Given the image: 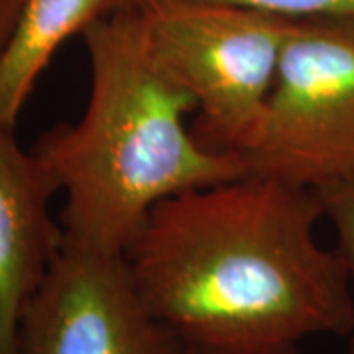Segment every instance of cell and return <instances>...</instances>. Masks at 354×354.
<instances>
[{
    "label": "cell",
    "mask_w": 354,
    "mask_h": 354,
    "mask_svg": "<svg viewBox=\"0 0 354 354\" xmlns=\"http://www.w3.org/2000/svg\"><path fill=\"white\" fill-rule=\"evenodd\" d=\"M88 99L77 122L46 130L32 148L65 197L64 241L124 254L165 199L241 177L239 153L195 138V102L153 55L132 4L113 6L83 30Z\"/></svg>",
    "instance_id": "obj_2"
},
{
    "label": "cell",
    "mask_w": 354,
    "mask_h": 354,
    "mask_svg": "<svg viewBox=\"0 0 354 354\" xmlns=\"http://www.w3.org/2000/svg\"><path fill=\"white\" fill-rule=\"evenodd\" d=\"M132 2V0H113L109 8ZM236 6L252 8L281 18H315V16H354V0H218Z\"/></svg>",
    "instance_id": "obj_9"
},
{
    "label": "cell",
    "mask_w": 354,
    "mask_h": 354,
    "mask_svg": "<svg viewBox=\"0 0 354 354\" xmlns=\"http://www.w3.org/2000/svg\"><path fill=\"white\" fill-rule=\"evenodd\" d=\"M171 354H193V353H189V351H185V348H181V346L177 344V348Z\"/></svg>",
    "instance_id": "obj_12"
},
{
    "label": "cell",
    "mask_w": 354,
    "mask_h": 354,
    "mask_svg": "<svg viewBox=\"0 0 354 354\" xmlns=\"http://www.w3.org/2000/svg\"><path fill=\"white\" fill-rule=\"evenodd\" d=\"M348 354H354V333L348 337Z\"/></svg>",
    "instance_id": "obj_11"
},
{
    "label": "cell",
    "mask_w": 354,
    "mask_h": 354,
    "mask_svg": "<svg viewBox=\"0 0 354 354\" xmlns=\"http://www.w3.org/2000/svg\"><path fill=\"white\" fill-rule=\"evenodd\" d=\"M325 221L335 230V248L341 254L354 288V181L317 193Z\"/></svg>",
    "instance_id": "obj_8"
},
{
    "label": "cell",
    "mask_w": 354,
    "mask_h": 354,
    "mask_svg": "<svg viewBox=\"0 0 354 354\" xmlns=\"http://www.w3.org/2000/svg\"><path fill=\"white\" fill-rule=\"evenodd\" d=\"M239 156L248 174L315 193L354 181V16L293 20L262 118Z\"/></svg>",
    "instance_id": "obj_4"
},
{
    "label": "cell",
    "mask_w": 354,
    "mask_h": 354,
    "mask_svg": "<svg viewBox=\"0 0 354 354\" xmlns=\"http://www.w3.org/2000/svg\"><path fill=\"white\" fill-rule=\"evenodd\" d=\"M124 4L136 6L158 64L195 102V138L215 152H241L262 118L293 20L218 0Z\"/></svg>",
    "instance_id": "obj_3"
},
{
    "label": "cell",
    "mask_w": 354,
    "mask_h": 354,
    "mask_svg": "<svg viewBox=\"0 0 354 354\" xmlns=\"http://www.w3.org/2000/svg\"><path fill=\"white\" fill-rule=\"evenodd\" d=\"M113 0H24L0 50V127L16 128L24 104L55 51L83 34Z\"/></svg>",
    "instance_id": "obj_7"
},
{
    "label": "cell",
    "mask_w": 354,
    "mask_h": 354,
    "mask_svg": "<svg viewBox=\"0 0 354 354\" xmlns=\"http://www.w3.org/2000/svg\"><path fill=\"white\" fill-rule=\"evenodd\" d=\"M57 185L12 128L0 127V354H16L26 307L64 246L51 216Z\"/></svg>",
    "instance_id": "obj_6"
},
{
    "label": "cell",
    "mask_w": 354,
    "mask_h": 354,
    "mask_svg": "<svg viewBox=\"0 0 354 354\" xmlns=\"http://www.w3.org/2000/svg\"><path fill=\"white\" fill-rule=\"evenodd\" d=\"M315 191L241 177L162 201L124 252L153 321L193 354H301L354 333V288L317 239Z\"/></svg>",
    "instance_id": "obj_1"
},
{
    "label": "cell",
    "mask_w": 354,
    "mask_h": 354,
    "mask_svg": "<svg viewBox=\"0 0 354 354\" xmlns=\"http://www.w3.org/2000/svg\"><path fill=\"white\" fill-rule=\"evenodd\" d=\"M22 4L24 0H0V50L22 10Z\"/></svg>",
    "instance_id": "obj_10"
},
{
    "label": "cell",
    "mask_w": 354,
    "mask_h": 354,
    "mask_svg": "<svg viewBox=\"0 0 354 354\" xmlns=\"http://www.w3.org/2000/svg\"><path fill=\"white\" fill-rule=\"evenodd\" d=\"M176 348L142 304L124 254L64 241L26 307L16 354H171Z\"/></svg>",
    "instance_id": "obj_5"
}]
</instances>
